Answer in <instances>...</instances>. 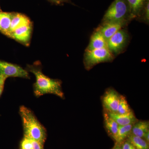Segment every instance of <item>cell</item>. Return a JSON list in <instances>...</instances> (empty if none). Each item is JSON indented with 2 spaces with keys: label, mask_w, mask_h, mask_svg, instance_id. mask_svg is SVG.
I'll list each match as a JSON object with an SVG mask.
<instances>
[{
  "label": "cell",
  "mask_w": 149,
  "mask_h": 149,
  "mask_svg": "<svg viewBox=\"0 0 149 149\" xmlns=\"http://www.w3.org/2000/svg\"><path fill=\"white\" fill-rule=\"evenodd\" d=\"M26 70L35 74L36 77V82L34 84L35 96L39 97L45 94H51L64 99V93L62 90L60 80L51 79L43 74L41 66L38 63L32 65H28Z\"/></svg>",
  "instance_id": "cell-1"
},
{
  "label": "cell",
  "mask_w": 149,
  "mask_h": 149,
  "mask_svg": "<svg viewBox=\"0 0 149 149\" xmlns=\"http://www.w3.org/2000/svg\"><path fill=\"white\" fill-rule=\"evenodd\" d=\"M19 114L22 120L24 137L44 145L47 139V131L33 113L23 106L19 109Z\"/></svg>",
  "instance_id": "cell-2"
},
{
  "label": "cell",
  "mask_w": 149,
  "mask_h": 149,
  "mask_svg": "<svg viewBox=\"0 0 149 149\" xmlns=\"http://www.w3.org/2000/svg\"><path fill=\"white\" fill-rule=\"evenodd\" d=\"M129 12L126 0H114L108 8L102 19V22H128Z\"/></svg>",
  "instance_id": "cell-3"
},
{
  "label": "cell",
  "mask_w": 149,
  "mask_h": 149,
  "mask_svg": "<svg viewBox=\"0 0 149 149\" xmlns=\"http://www.w3.org/2000/svg\"><path fill=\"white\" fill-rule=\"evenodd\" d=\"M114 58V56L107 48L85 51L84 57V66L85 69L89 70L96 65L102 63L111 62Z\"/></svg>",
  "instance_id": "cell-4"
},
{
  "label": "cell",
  "mask_w": 149,
  "mask_h": 149,
  "mask_svg": "<svg viewBox=\"0 0 149 149\" xmlns=\"http://www.w3.org/2000/svg\"><path fill=\"white\" fill-rule=\"evenodd\" d=\"M129 36L125 29H120L108 40L107 49L113 56L121 53L128 45Z\"/></svg>",
  "instance_id": "cell-5"
},
{
  "label": "cell",
  "mask_w": 149,
  "mask_h": 149,
  "mask_svg": "<svg viewBox=\"0 0 149 149\" xmlns=\"http://www.w3.org/2000/svg\"><path fill=\"white\" fill-rule=\"evenodd\" d=\"M120 96L113 88L107 89L102 97L104 111L108 113L117 112Z\"/></svg>",
  "instance_id": "cell-6"
},
{
  "label": "cell",
  "mask_w": 149,
  "mask_h": 149,
  "mask_svg": "<svg viewBox=\"0 0 149 149\" xmlns=\"http://www.w3.org/2000/svg\"><path fill=\"white\" fill-rule=\"evenodd\" d=\"M0 75L7 77H18L29 78L28 71L21 67L0 60Z\"/></svg>",
  "instance_id": "cell-7"
},
{
  "label": "cell",
  "mask_w": 149,
  "mask_h": 149,
  "mask_svg": "<svg viewBox=\"0 0 149 149\" xmlns=\"http://www.w3.org/2000/svg\"><path fill=\"white\" fill-rule=\"evenodd\" d=\"M32 30V24L24 25L15 29L10 37L26 46L29 45Z\"/></svg>",
  "instance_id": "cell-8"
},
{
  "label": "cell",
  "mask_w": 149,
  "mask_h": 149,
  "mask_svg": "<svg viewBox=\"0 0 149 149\" xmlns=\"http://www.w3.org/2000/svg\"><path fill=\"white\" fill-rule=\"evenodd\" d=\"M127 22H102L101 25L97 28L100 32L107 42L118 31L123 29L127 24Z\"/></svg>",
  "instance_id": "cell-9"
},
{
  "label": "cell",
  "mask_w": 149,
  "mask_h": 149,
  "mask_svg": "<svg viewBox=\"0 0 149 149\" xmlns=\"http://www.w3.org/2000/svg\"><path fill=\"white\" fill-rule=\"evenodd\" d=\"M129 8V20L141 16L148 0H126Z\"/></svg>",
  "instance_id": "cell-10"
},
{
  "label": "cell",
  "mask_w": 149,
  "mask_h": 149,
  "mask_svg": "<svg viewBox=\"0 0 149 149\" xmlns=\"http://www.w3.org/2000/svg\"><path fill=\"white\" fill-rule=\"evenodd\" d=\"M107 48V42L98 29H96L91 37L90 43L85 51Z\"/></svg>",
  "instance_id": "cell-11"
},
{
  "label": "cell",
  "mask_w": 149,
  "mask_h": 149,
  "mask_svg": "<svg viewBox=\"0 0 149 149\" xmlns=\"http://www.w3.org/2000/svg\"><path fill=\"white\" fill-rule=\"evenodd\" d=\"M32 23L29 17L24 15L21 13H13L8 37H9L10 34L17 28L24 25L32 24Z\"/></svg>",
  "instance_id": "cell-12"
},
{
  "label": "cell",
  "mask_w": 149,
  "mask_h": 149,
  "mask_svg": "<svg viewBox=\"0 0 149 149\" xmlns=\"http://www.w3.org/2000/svg\"><path fill=\"white\" fill-rule=\"evenodd\" d=\"M107 113L120 126L134 124L138 120L133 111L125 114H120L116 113Z\"/></svg>",
  "instance_id": "cell-13"
},
{
  "label": "cell",
  "mask_w": 149,
  "mask_h": 149,
  "mask_svg": "<svg viewBox=\"0 0 149 149\" xmlns=\"http://www.w3.org/2000/svg\"><path fill=\"white\" fill-rule=\"evenodd\" d=\"M104 118L105 128L109 135L114 140L117 135L119 125L109 116L107 112L104 111Z\"/></svg>",
  "instance_id": "cell-14"
},
{
  "label": "cell",
  "mask_w": 149,
  "mask_h": 149,
  "mask_svg": "<svg viewBox=\"0 0 149 149\" xmlns=\"http://www.w3.org/2000/svg\"><path fill=\"white\" fill-rule=\"evenodd\" d=\"M149 131V122L148 120H138L133 124L131 134L143 138L144 135Z\"/></svg>",
  "instance_id": "cell-15"
},
{
  "label": "cell",
  "mask_w": 149,
  "mask_h": 149,
  "mask_svg": "<svg viewBox=\"0 0 149 149\" xmlns=\"http://www.w3.org/2000/svg\"><path fill=\"white\" fill-rule=\"evenodd\" d=\"M13 13L0 11V32L8 37Z\"/></svg>",
  "instance_id": "cell-16"
},
{
  "label": "cell",
  "mask_w": 149,
  "mask_h": 149,
  "mask_svg": "<svg viewBox=\"0 0 149 149\" xmlns=\"http://www.w3.org/2000/svg\"><path fill=\"white\" fill-rule=\"evenodd\" d=\"M133 124L123 126L119 125L117 135L114 140L115 143H121L128 138L131 134Z\"/></svg>",
  "instance_id": "cell-17"
},
{
  "label": "cell",
  "mask_w": 149,
  "mask_h": 149,
  "mask_svg": "<svg viewBox=\"0 0 149 149\" xmlns=\"http://www.w3.org/2000/svg\"><path fill=\"white\" fill-rule=\"evenodd\" d=\"M127 139L133 144L136 149H149V143L143 138L130 134Z\"/></svg>",
  "instance_id": "cell-18"
},
{
  "label": "cell",
  "mask_w": 149,
  "mask_h": 149,
  "mask_svg": "<svg viewBox=\"0 0 149 149\" xmlns=\"http://www.w3.org/2000/svg\"><path fill=\"white\" fill-rule=\"evenodd\" d=\"M132 111L133 110L128 104L125 96L121 95L116 113L120 114H125Z\"/></svg>",
  "instance_id": "cell-19"
},
{
  "label": "cell",
  "mask_w": 149,
  "mask_h": 149,
  "mask_svg": "<svg viewBox=\"0 0 149 149\" xmlns=\"http://www.w3.org/2000/svg\"><path fill=\"white\" fill-rule=\"evenodd\" d=\"M21 149H32L31 139L24 137L21 143Z\"/></svg>",
  "instance_id": "cell-20"
},
{
  "label": "cell",
  "mask_w": 149,
  "mask_h": 149,
  "mask_svg": "<svg viewBox=\"0 0 149 149\" xmlns=\"http://www.w3.org/2000/svg\"><path fill=\"white\" fill-rule=\"evenodd\" d=\"M121 146L122 149H136L133 144L127 139L121 143Z\"/></svg>",
  "instance_id": "cell-21"
},
{
  "label": "cell",
  "mask_w": 149,
  "mask_h": 149,
  "mask_svg": "<svg viewBox=\"0 0 149 149\" xmlns=\"http://www.w3.org/2000/svg\"><path fill=\"white\" fill-rule=\"evenodd\" d=\"M31 140L32 149H44V145L38 141Z\"/></svg>",
  "instance_id": "cell-22"
},
{
  "label": "cell",
  "mask_w": 149,
  "mask_h": 149,
  "mask_svg": "<svg viewBox=\"0 0 149 149\" xmlns=\"http://www.w3.org/2000/svg\"><path fill=\"white\" fill-rule=\"evenodd\" d=\"M145 16H144V19L149 22V0L147 1L145 7Z\"/></svg>",
  "instance_id": "cell-23"
},
{
  "label": "cell",
  "mask_w": 149,
  "mask_h": 149,
  "mask_svg": "<svg viewBox=\"0 0 149 149\" xmlns=\"http://www.w3.org/2000/svg\"><path fill=\"white\" fill-rule=\"evenodd\" d=\"M7 77L0 75V97L2 94L4 88L5 83Z\"/></svg>",
  "instance_id": "cell-24"
},
{
  "label": "cell",
  "mask_w": 149,
  "mask_h": 149,
  "mask_svg": "<svg viewBox=\"0 0 149 149\" xmlns=\"http://www.w3.org/2000/svg\"><path fill=\"white\" fill-rule=\"evenodd\" d=\"M51 2L57 5H61L65 3H68L70 0H49Z\"/></svg>",
  "instance_id": "cell-25"
},
{
  "label": "cell",
  "mask_w": 149,
  "mask_h": 149,
  "mask_svg": "<svg viewBox=\"0 0 149 149\" xmlns=\"http://www.w3.org/2000/svg\"><path fill=\"white\" fill-rule=\"evenodd\" d=\"M111 149H122L121 143H115L114 146Z\"/></svg>",
  "instance_id": "cell-26"
},
{
  "label": "cell",
  "mask_w": 149,
  "mask_h": 149,
  "mask_svg": "<svg viewBox=\"0 0 149 149\" xmlns=\"http://www.w3.org/2000/svg\"><path fill=\"white\" fill-rule=\"evenodd\" d=\"M149 131H148L145 134V135H144V136L143 137V139L144 140H145L146 141H147L148 143H149Z\"/></svg>",
  "instance_id": "cell-27"
},
{
  "label": "cell",
  "mask_w": 149,
  "mask_h": 149,
  "mask_svg": "<svg viewBox=\"0 0 149 149\" xmlns=\"http://www.w3.org/2000/svg\"><path fill=\"white\" fill-rule=\"evenodd\" d=\"M0 11H1V8H0Z\"/></svg>",
  "instance_id": "cell-28"
}]
</instances>
